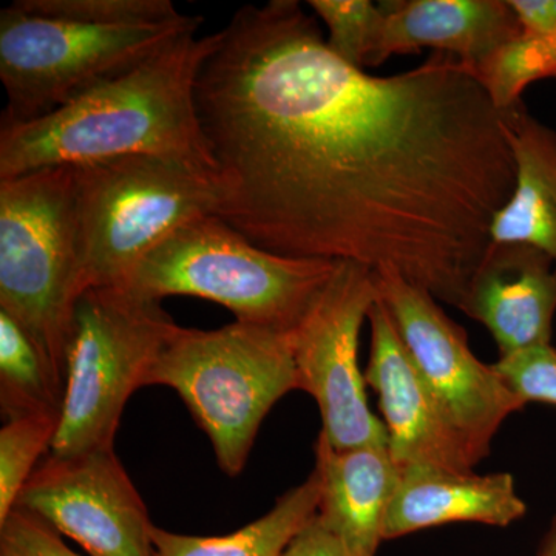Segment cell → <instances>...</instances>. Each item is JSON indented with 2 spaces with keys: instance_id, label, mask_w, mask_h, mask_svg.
<instances>
[{
  "instance_id": "cell-16",
  "label": "cell",
  "mask_w": 556,
  "mask_h": 556,
  "mask_svg": "<svg viewBox=\"0 0 556 556\" xmlns=\"http://www.w3.org/2000/svg\"><path fill=\"white\" fill-rule=\"evenodd\" d=\"M314 453V470L320 477L318 519L351 556H376L401 467L388 445L336 450L321 433Z\"/></svg>"
},
{
  "instance_id": "cell-24",
  "label": "cell",
  "mask_w": 556,
  "mask_h": 556,
  "mask_svg": "<svg viewBox=\"0 0 556 556\" xmlns=\"http://www.w3.org/2000/svg\"><path fill=\"white\" fill-rule=\"evenodd\" d=\"M493 367L522 404L556 407V348L552 343L500 357Z\"/></svg>"
},
{
  "instance_id": "cell-18",
  "label": "cell",
  "mask_w": 556,
  "mask_h": 556,
  "mask_svg": "<svg viewBox=\"0 0 556 556\" xmlns=\"http://www.w3.org/2000/svg\"><path fill=\"white\" fill-rule=\"evenodd\" d=\"M320 477L311 471L302 484L278 497L268 514L222 536H193L153 527L155 556H280L295 533L317 514Z\"/></svg>"
},
{
  "instance_id": "cell-22",
  "label": "cell",
  "mask_w": 556,
  "mask_h": 556,
  "mask_svg": "<svg viewBox=\"0 0 556 556\" xmlns=\"http://www.w3.org/2000/svg\"><path fill=\"white\" fill-rule=\"evenodd\" d=\"M14 5L50 20L100 25L155 24L181 16L170 0H16Z\"/></svg>"
},
{
  "instance_id": "cell-26",
  "label": "cell",
  "mask_w": 556,
  "mask_h": 556,
  "mask_svg": "<svg viewBox=\"0 0 556 556\" xmlns=\"http://www.w3.org/2000/svg\"><path fill=\"white\" fill-rule=\"evenodd\" d=\"M280 556H351L342 541L325 527L317 514L289 541Z\"/></svg>"
},
{
  "instance_id": "cell-28",
  "label": "cell",
  "mask_w": 556,
  "mask_h": 556,
  "mask_svg": "<svg viewBox=\"0 0 556 556\" xmlns=\"http://www.w3.org/2000/svg\"><path fill=\"white\" fill-rule=\"evenodd\" d=\"M536 556H556V514L552 517L546 533L541 538Z\"/></svg>"
},
{
  "instance_id": "cell-8",
  "label": "cell",
  "mask_w": 556,
  "mask_h": 556,
  "mask_svg": "<svg viewBox=\"0 0 556 556\" xmlns=\"http://www.w3.org/2000/svg\"><path fill=\"white\" fill-rule=\"evenodd\" d=\"M201 22L181 14L155 24H89L36 16L13 2L0 11L2 119L43 118L195 35Z\"/></svg>"
},
{
  "instance_id": "cell-25",
  "label": "cell",
  "mask_w": 556,
  "mask_h": 556,
  "mask_svg": "<svg viewBox=\"0 0 556 556\" xmlns=\"http://www.w3.org/2000/svg\"><path fill=\"white\" fill-rule=\"evenodd\" d=\"M0 556H80L35 515L14 507L0 525Z\"/></svg>"
},
{
  "instance_id": "cell-4",
  "label": "cell",
  "mask_w": 556,
  "mask_h": 556,
  "mask_svg": "<svg viewBox=\"0 0 556 556\" xmlns=\"http://www.w3.org/2000/svg\"><path fill=\"white\" fill-rule=\"evenodd\" d=\"M150 386L177 391L218 467L237 477L270 409L299 391L291 336L240 321L212 331L178 327L150 371Z\"/></svg>"
},
{
  "instance_id": "cell-27",
  "label": "cell",
  "mask_w": 556,
  "mask_h": 556,
  "mask_svg": "<svg viewBox=\"0 0 556 556\" xmlns=\"http://www.w3.org/2000/svg\"><path fill=\"white\" fill-rule=\"evenodd\" d=\"M525 35H548L556 30V0H510L508 2Z\"/></svg>"
},
{
  "instance_id": "cell-7",
  "label": "cell",
  "mask_w": 556,
  "mask_h": 556,
  "mask_svg": "<svg viewBox=\"0 0 556 556\" xmlns=\"http://www.w3.org/2000/svg\"><path fill=\"white\" fill-rule=\"evenodd\" d=\"M76 170L84 288L121 287L174 230L217 215L228 186L218 170L164 155H130Z\"/></svg>"
},
{
  "instance_id": "cell-6",
  "label": "cell",
  "mask_w": 556,
  "mask_h": 556,
  "mask_svg": "<svg viewBox=\"0 0 556 556\" xmlns=\"http://www.w3.org/2000/svg\"><path fill=\"white\" fill-rule=\"evenodd\" d=\"M178 325L161 306L123 287L86 289L65 342V394L50 456L115 447L121 416Z\"/></svg>"
},
{
  "instance_id": "cell-1",
  "label": "cell",
  "mask_w": 556,
  "mask_h": 556,
  "mask_svg": "<svg viewBox=\"0 0 556 556\" xmlns=\"http://www.w3.org/2000/svg\"><path fill=\"white\" fill-rule=\"evenodd\" d=\"M197 109L230 228L283 257L393 270L460 308L517 185L503 110L463 62L371 76L302 3L270 0L223 30Z\"/></svg>"
},
{
  "instance_id": "cell-5",
  "label": "cell",
  "mask_w": 556,
  "mask_h": 556,
  "mask_svg": "<svg viewBox=\"0 0 556 556\" xmlns=\"http://www.w3.org/2000/svg\"><path fill=\"white\" fill-rule=\"evenodd\" d=\"M84 291L75 167L0 179V311L30 334L64 391L70 317Z\"/></svg>"
},
{
  "instance_id": "cell-10",
  "label": "cell",
  "mask_w": 556,
  "mask_h": 556,
  "mask_svg": "<svg viewBox=\"0 0 556 556\" xmlns=\"http://www.w3.org/2000/svg\"><path fill=\"white\" fill-rule=\"evenodd\" d=\"M375 281L409 357L479 466L504 422L526 405L475 356L466 331L433 295L393 270L375 273Z\"/></svg>"
},
{
  "instance_id": "cell-14",
  "label": "cell",
  "mask_w": 556,
  "mask_h": 556,
  "mask_svg": "<svg viewBox=\"0 0 556 556\" xmlns=\"http://www.w3.org/2000/svg\"><path fill=\"white\" fill-rule=\"evenodd\" d=\"M380 5L382 21L367 67L393 54L433 49L455 56L477 75L522 33L514 10L501 0H401Z\"/></svg>"
},
{
  "instance_id": "cell-9",
  "label": "cell",
  "mask_w": 556,
  "mask_h": 556,
  "mask_svg": "<svg viewBox=\"0 0 556 556\" xmlns=\"http://www.w3.org/2000/svg\"><path fill=\"white\" fill-rule=\"evenodd\" d=\"M378 298L371 269L338 262L327 287L289 331L299 391L316 401L320 433L336 450L388 445L386 426L369 408L358 364L362 325Z\"/></svg>"
},
{
  "instance_id": "cell-19",
  "label": "cell",
  "mask_w": 556,
  "mask_h": 556,
  "mask_svg": "<svg viewBox=\"0 0 556 556\" xmlns=\"http://www.w3.org/2000/svg\"><path fill=\"white\" fill-rule=\"evenodd\" d=\"M64 388L54 379L30 334L0 311V407L7 419L61 417Z\"/></svg>"
},
{
  "instance_id": "cell-15",
  "label": "cell",
  "mask_w": 556,
  "mask_h": 556,
  "mask_svg": "<svg viewBox=\"0 0 556 556\" xmlns=\"http://www.w3.org/2000/svg\"><path fill=\"white\" fill-rule=\"evenodd\" d=\"M526 514V501L519 496L514 475L507 471L477 475L404 467L388 507L383 541L452 522L506 529Z\"/></svg>"
},
{
  "instance_id": "cell-13",
  "label": "cell",
  "mask_w": 556,
  "mask_h": 556,
  "mask_svg": "<svg viewBox=\"0 0 556 556\" xmlns=\"http://www.w3.org/2000/svg\"><path fill=\"white\" fill-rule=\"evenodd\" d=\"M459 309L489 329L500 357L548 345L556 313L554 263L527 244L492 243Z\"/></svg>"
},
{
  "instance_id": "cell-20",
  "label": "cell",
  "mask_w": 556,
  "mask_h": 556,
  "mask_svg": "<svg viewBox=\"0 0 556 556\" xmlns=\"http://www.w3.org/2000/svg\"><path fill=\"white\" fill-rule=\"evenodd\" d=\"M477 76L500 110L521 101L529 84L556 78V30L548 35H521L490 58Z\"/></svg>"
},
{
  "instance_id": "cell-21",
  "label": "cell",
  "mask_w": 556,
  "mask_h": 556,
  "mask_svg": "<svg viewBox=\"0 0 556 556\" xmlns=\"http://www.w3.org/2000/svg\"><path fill=\"white\" fill-rule=\"evenodd\" d=\"M60 417L22 416L7 419L0 430V525L16 507L17 497L49 455Z\"/></svg>"
},
{
  "instance_id": "cell-2",
  "label": "cell",
  "mask_w": 556,
  "mask_h": 556,
  "mask_svg": "<svg viewBox=\"0 0 556 556\" xmlns=\"http://www.w3.org/2000/svg\"><path fill=\"white\" fill-rule=\"evenodd\" d=\"M222 38L223 31L186 36L43 118L0 119V179L130 155L218 170L201 130L197 83Z\"/></svg>"
},
{
  "instance_id": "cell-17",
  "label": "cell",
  "mask_w": 556,
  "mask_h": 556,
  "mask_svg": "<svg viewBox=\"0 0 556 556\" xmlns=\"http://www.w3.org/2000/svg\"><path fill=\"white\" fill-rule=\"evenodd\" d=\"M503 121L517 185L493 218L490 239L535 248L556 270V134L533 118L522 101L503 110Z\"/></svg>"
},
{
  "instance_id": "cell-12",
  "label": "cell",
  "mask_w": 556,
  "mask_h": 556,
  "mask_svg": "<svg viewBox=\"0 0 556 556\" xmlns=\"http://www.w3.org/2000/svg\"><path fill=\"white\" fill-rule=\"evenodd\" d=\"M371 351L367 386L378 394L388 450L399 467H431L471 473L473 456L420 376L380 302L369 311Z\"/></svg>"
},
{
  "instance_id": "cell-23",
  "label": "cell",
  "mask_w": 556,
  "mask_h": 556,
  "mask_svg": "<svg viewBox=\"0 0 556 556\" xmlns=\"http://www.w3.org/2000/svg\"><path fill=\"white\" fill-rule=\"evenodd\" d=\"M308 5L327 24L329 50L354 67H367L382 21V5L369 0H311Z\"/></svg>"
},
{
  "instance_id": "cell-11",
  "label": "cell",
  "mask_w": 556,
  "mask_h": 556,
  "mask_svg": "<svg viewBox=\"0 0 556 556\" xmlns=\"http://www.w3.org/2000/svg\"><path fill=\"white\" fill-rule=\"evenodd\" d=\"M16 507L35 515L90 556H155L148 507L115 447L47 455Z\"/></svg>"
},
{
  "instance_id": "cell-3",
  "label": "cell",
  "mask_w": 556,
  "mask_h": 556,
  "mask_svg": "<svg viewBox=\"0 0 556 556\" xmlns=\"http://www.w3.org/2000/svg\"><path fill=\"white\" fill-rule=\"evenodd\" d=\"M336 268L338 262L329 260L273 254L207 215L160 241L121 287L161 302L170 295L208 300L240 324L291 331Z\"/></svg>"
}]
</instances>
